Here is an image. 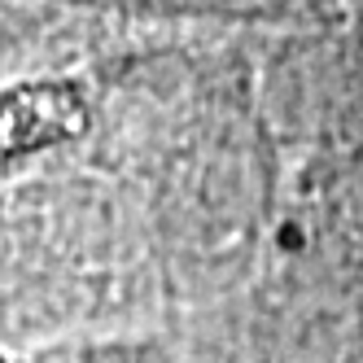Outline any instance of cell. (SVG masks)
Listing matches in <instances>:
<instances>
[{
  "instance_id": "cell-1",
  "label": "cell",
  "mask_w": 363,
  "mask_h": 363,
  "mask_svg": "<svg viewBox=\"0 0 363 363\" xmlns=\"http://www.w3.org/2000/svg\"><path fill=\"white\" fill-rule=\"evenodd\" d=\"M84 132V96L70 84H22L0 96V167Z\"/></svg>"
}]
</instances>
